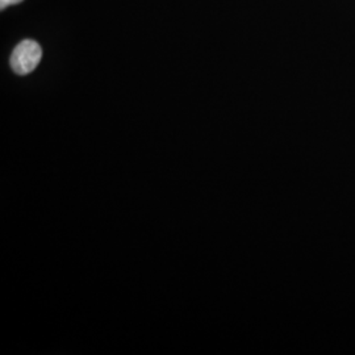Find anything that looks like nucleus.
Instances as JSON below:
<instances>
[{
	"instance_id": "1",
	"label": "nucleus",
	"mask_w": 355,
	"mask_h": 355,
	"mask_svg": "<svg viewBox=\"0 0 355 355\" xmlns=\"http://www.w3.org/2000/svg\"><path fill=\"white\" fill-rule=\"evenodd\" d=\"M42 58V49L36 41L24 40L12 51L10 64L13 71L19 76L31 74Z\"/></svg>"
},
{
	"instance_id": "2",
	"label": "nucleus",
	"mask_w": 355,
	"mask_h": 355,
	"mask_svg": "<svg viewBox=\"0 0 355 355\" xmlns=\"http://www.w3.org/2000/svg\"><path fill=\"white\" fill-rule=\"evenodd\" d=\"M21 1L23 0H0V7H1V10H4L6 7H10V6L21 3Z\"/></svg>"
}]
</instances>
